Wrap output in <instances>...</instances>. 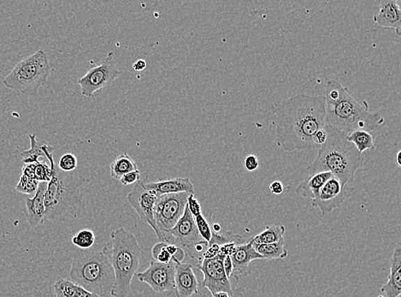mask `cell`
<instances>
[{
	"instance_id": "36",
	"label": "cell",
	"mask_w": 401,
	"mask_h": 297,
	"mask_svg": "<svg viewBox=\"0 0 401 297\" xmlns=\"http://www.w3.org/2000/svg\"><path fill=\"white\" fill-rule=\"evenodd\" d=\"M141 180V172L139 170L130 172L127 174L123 175L119 181L121 182L123 185L127 186L130 184H134Z\"/></svg>"
},
{
	"instance_id": "16",
	"label": "cell",
	"mask_w": 401,
	"mask_h": 297,
	"mask_svg": "<svg viewBox=\"0 0 401 297\" xmlns=\"http://www.w3.org/2000/svg\"><path fill=\"white\" fill-rule=\"evenodd\" d=\"M233 263V275L230 277L239 280V276H246L250 273V263L255 259H265L253 247V239L237 246L235 253L230 257Z\"/></svg>"
},
{
	"instance_id": "12",
	"label": "cell",
	"mask_w": 401,
	"mask_h": 297,
	"mask_svg": "<svg viewBox=\"0 0 401 297\" xmlns=\"http://www.w3.org/2000/svg\"><path fill=\"white\" fill-rule=\"evenodd\" d=\"M157 195L155 192L148 190L144 187V182L142 180L134 183L132 190L127 195V200L132 208L136 210L141 220L147 223L155 231L157 238L162 242V235L157 227L155 213Z\"/></svg>"
},
{
	"instance_id": "23",
	"label": "cell",
	"mask_w": 401,
	"mask_h": 297,
	"mask_svg": "<svg viewBox=\"0 0 401 297\" xmlns=\"http://www.w3.org/2000/svg\"><path fill=\"white\" fill-rule=\"evenodd\" d=\"M253 247L265 259H283L287 258L288 254V250L285 249L284 238L275 243L260 244V245L253 244Z\"/></svg>"
},
{
	"instance_id": "4",
	"label": "cell",
	"mask_w": 401,
	"mask_h": 297,
	"mask_svg": "<svg viewBox=\"0 0 401 297\" xmlns=\"http://www.w3.org/2000/svg\"><path fill=\"white\" fill-rule=\"evenodd\" d=\"M70 280L100 297H110L115 287L113 268L106 253L79 250L70 271Z\"/></svg>"
},
{
	"instance_id": "27",
	"label": "cell",
	"mask_w": 401,
	"mask_h": 297,
	"mask_svg": "<svg viewBox=\"0 0 401 297\" xmlns=\"http://www.w3.org/2000/svg\"><path fill=\"white\" fill-rule=\"evenodd\" d=\"M30 148L21 153L22 161L25 165L36 164L39 162V158H46L43 151V146L46 142H38L36 140V135H29Z\"/></svg>"
},
{
	"instance_id": "26",
	"label": "cell",
	"mask_w": 401,
	"mask_h": 297,
	"mask_svg": "<svg viewBox=\"0 0 401 297\" xmlns=\"http://www.w3.org/2000/svg\"><path fill=\"white\" fill-rule=\"evenodd\" d=\"M285 232H286V228L283 225H272V227L266 228L260 234L252 238L253 244L254 245H260V244L279 242L281 239L284 238Z\"/></svg>"
},
{
	"instance_id": "39",
	"label": "cell",
	"mask_w": 401,
	"mask_h": 297,
	"mask_svg": "<svg viewBox=\"0 0 401 297\" xmlns=\"http://www.w3.org/2000/svg\"><path fill=\"white\" fill-rule=\"evenodd\" d=\"M269 190H271L272 194L276 195H282L284 191V185L282 182L275 181L271 183Z\"/></svg>"
},
{
	"instance_id": "15",
	"label": "cell",
	"mask_w": 401,
	"mask_h": 297,
	"mask_svg": "<svg viewBox=\"0 0 401 297\" xmlns=\"http://www.w3.org/2000/svg\"><path fill=\"white\" fill-rule=\"evenodd\" d=\"M178 297H191L198 293V282L189 263L175 265V289Z\"/></svg>"
},
{
	"instance_id": "10",
	"label": "cell",
	"mask_w": 401,
	"mask_h": 297,
	"mask_svg": "<svg viewBox=\"0 0 401 297\" xmlns=\"http://www.w3.org/2000/svg\"><path fill=\"white\" fill-rule=\"evenodd\" d=\"M162 242L175 245L184 250L191 258H196L194 249L196 244L204 241L198 231L196 221L186 205L185 212L171 230L161 231Z\"/></svg>"
},
{
	"instance_id": "28",
	"label": "cell",
	"mask_w": 401,
	"mask_h": 297,
	"mask_svg": "<svg viewBox=\"0 0 401 297\" xmlns=\"http://www.w3.org/2000/svg\"><path fill=\"white\" fill-rule=\"evenodd\" d=\"M95 234L91 230H82L73 236L72 243L80 250H89L95 243Z\"/></svg>"
},
{
	"instance_id": "37",
	"label": "cell",
	"mask_w": 401,
	"mask_h": 297,
	"mask_svg": "<svg viewBox=\"0 0 401 297\" xmlns=\"http://www.w3.org/2000/svg\"><path fill=\"white\" fill-rule=\"evenodd\" d=\"M223 268L226 271V273L228 280H230V277L233 275L234 272V266L233 263H232L230 257H226L223 259Z\"/></svg>"
},
{
	"instance_id": "17",
	"label": "cell",
	"mask_w": 401,
	"mask_h": 297,
	"mask_svg": "<svg viewBox=\"0 0 401 297\" xmlns=\"http://www.w3.org/2000/svg\"><path fill=\"white\" fill-rule=\"evenodd\" d=\"M47 188V183H40L35 195L33 197L25 199L24 213L26 220L31 227H36L44 224L46 216L45 208V194Z\"/></svg>"
},
{
	"instance_id": "13",
	"label": "cell",
	"mask_w": 401,
	"mask_h": 297,
	"mask_svg": "<svg viewBox=\"0 0 401 297\" xmlns=\"http://www.w3.org/2000/svg\"><path fill=\"white\" fill-rule=\"evenodd\" d=\"M352 188L343 185L338 179L332 176L316 197L312 201V206L320 210L323 215H328L333 210L340 208L347 197L352 194Z\"/></svg>"
},
{
	"instance_id": "18",
	"label": "cell",
	"mask_w": 401,
	"mask_h": 297,
	"mask_svg": "<svg viewBox=\"0 0 401 297\" xmlns=\"http://www.w3.org/2000/svg\"><path fill=\"white\" fill-rule=\"evenodd\" d=\"M373 20L386 29H393L397 35H401V10L398 0H382L379 11Z\"/></svg>"
},
{
	"instance_id": "33",
	"label": "cell",
	"mask_w": 401,
	"mask_h": 297,
	"mask_svg": "<svg viewBox=\"0 0 401 297\" xmlns=\"http://www.w3.org/2000/svg\"><path fill=\"white\" fill-rule=\"evenodd\" d=\"M58 167L63 172H72L77 167V158L72 153L63 154L60 158Z\"/></svg>"
},
{
	"instance_id": "31",
	"label": "cell",
	"mask_w": 401,
	"mask_h": 297,
	"mask_svg": "<svg viewBox=\"0 0 401 297\" xmlns=\"http://www.w3.org/2000/svg\"><path fill=\"white\" fill-rule=\"evenodd\" d=\"M194 218L201 238L209 243L212 238V225L210 224L208 220L205 219V217L202 213Z\"/></svg>"
},
{
	"instance_id": "8",
	"label": "cell",
	"mask_w": 401,
	"mask_h": 297,
	"mask_svg": "<svg viewBox=\"0 0 401 297\" xmlns=\"http://www.w3.org/2000/svg\"><path fill=\"white\" fill-rule=\"evenodd\" d=\"M224 255L219 254L212 259H198L197 268L204 275L202 287L207 288L212 296L219 292H226L231 297H242V289H236L223 268Z\"/></svg>"
},
{
	"instance_id": "43",
	"label": "cell",
	"mask_w": 401,
	"mask_h": 297,
	"mask_svg": "<svg viewBox=\"0 0 401 297\" xmlns=\"http://www.w3.org/2000/svg\"><path fill=\"white\" fill-rule=\"evenodd\" d=\"M400 154H401V151H399V152L397 153V154H396V162H397V165H398L399 167H401V163H400Z\"/></svg>"
},
{
	"instance_id": "5",
	"label": "cell",
	"mask_w": 401,
	"mask_h": 297,
	"mask_svg": "<svg viewBox=\"0 0 401 297\" xmlns=\"http://www.w3.org/2000/svg\"><path fill=\"white\" fill-rule=\"evenodd\" d=\"M325 122L347 135L357 130L374 134L384 125L385 120L381 112H370L365 100L355 99L345 88L338 100L326 103Z\"/></svg>"
},
{
	"instance_id": "21",
	"label": "cell",
	"mask_w": 401,
	"mask_h": 297,
	"mask_svg": "<svg viewBox=\"0 0 401 297\" xmlns=\"http://www.w3.org/2000/svg\"><path fill=\"white\" fill-rule=\"evenodd\" d=\"M331 172H324L309 175L296 188V193L306 199H313L317 197L324 183L331 178Z\"/></svg>"
},
{
	"instance_id": "34",
	"label": "cell",
	"mask_w": 401,
	"mask_h": 297,
	"mask_svg": "<svg viewBox=\"0 0 401 297\" xmlns=\"http://www.w3.org/2000/svg\"><path fill=\"white\" fill-rule=\"evenodd\" d=\"M187 206L193 217H196L202 213L200 203L198 202L194 195H189L187 200Z\"/></svg>"
},
{
	"instance_id": "22",
	"label": "cell",
	"mask_w": 401,
	"mask_h": 297,
	"mask_svg": "<svg viewBox=\"0 0 401 297\" xmlns=\"http://www.w3.org/2000/svg\"><path fill=\"white\" fill-rule=\"evenodd\" d=\"M55 297H100L67 278H58L54 285Z\"/></svg>"
},
{
	"instance_id": "38",
	"label": "cell",
	"mask_w": 401,
	"mask_h": 297,
	"mask_svg": "<svg viewBox=\"0 0 401 297\" xmlns=\"http://www.w3.org/2000/svg\"><path fill=\"white\" fill-rule=\"evenodd\" d=\"M326 139H327V133H326V130L324 128V129L318 130L316 135H315L314 144L316 146H322L324 144Z\"/></svg>"
},
{
	"instance_id": "25",
	"label": "cell",
	"mask_w": 401,
	"mask_h": 297,
	"mask_svg": "<svg viewBox=\"0 0 401 297\" xmlns=\"http://www.w3.org/2000/svg\"><path fill=\"white\" fill-rule=\"evenodd\" d=\"M138 170L137 165L129 154L123 153L111 164V176L114 179L120 180L123 175L130 172Z\"/></svg>"
},
{
	"instance_id": "30",
	"label": "cell",
	"mask_w": 401,
	"mask_h": 297,
	"mask_svg": "<svg viewBox=\"0 0 401 297\" xmlns=\"http://www.w3.org/2000/svg\"><path fill=\"white\" fill-rule=\"evenodd\" d=\"M40 183L35 178L22 175L19 182L17 184L16 190L22 194L33 195L38 189Z\"/></svg>"
},
{
	"instance_id": "24",
	"label": "cell",
	"mask_w": 401,
	"mask_h": 297,
	"mask_svg": "<svg viewBox=\"0 0 401 297\" xmlns=\"http://www.w3.org/2000/svg\"><path fill=\"white\" fill-rule=\"evenodd\" d=\"M347 141L352 142L361 153L366 150L375 149V135L369 131L357 130L347 135Z\"/></svg>"
},
{
	"instance_id": "35",
	"label": "cell",
	"mask_w": 401,
	"mask_h": 297,
	"mask_svg": "<svg viewBox=\"0 0 401 297\" xmlns=\"http://www.w3.org/2000/svg\"><path fill=\"white\" fill-rule=\"evenodd\" d=\"M243 167H244L247 172H255L260 167V160H258L256 155L250 154V155L246 156L244 161H243Z\"/></svg>"
},
{
	"instance_id": "32",
	"label": "cell",
	"mask_w": 401,
	"mask_h": 297,
	"mask_svg": "<svg viewBox=\"0 0 401 297\" xmlns=\"http://www.w3.org/2000/svg\"><path fill=\"white\" fill-rule=\"evenodd\" d=\"M52 178L50 165L45 162L35 164V179L39 183H48Z\"/></svg>"
},
{
	"instance_id": "1",
	"label": "cell",
	"mask_w": 401,
	"mask_h": 297,
	"mask_svg": "<svg viewBox=\"0 0 401 297\" xmlns=\"http://www.w3.org/2000/svg\"><path fill=\"white\" fill-rule=\"evenodd\" d=\"M277 146L287 152L314 148V137L326 125L324 96L297 95L273 108Z\"/></svg>"
},
{
	"instance_id": "7",
	"label": "cell",
	"mask_w": 401,
	"mask_h": 297,
	"mask_svg": "<svg viewBox=\"0 0 401 297\" xmlns=\"http://www.w3.org/2000/svg\"><path fill=\"white\" fill-rule=\"evenodd\" d=\"M50 73L51 65L47 54L43 50H38L18 63L3 79V84L7 89L24 95L36 96Z\"/></svg>"
},
{
	"instance_id": "6",
	"label": "cell",
	"mask_w": 401,
	"mask_h": 297,
	"mask_svg": "<svg viewBox=\"0 0 401 297\" xmlns=\"http://www.w3.org/2000/svg\"><path fill=\"white\" fill-rule=\"evenodd\" d=\"M111 249L104 247L115 273L114 297H126L131 291V284L137 273L141 261V249L136 236L120 227L111 232Z\"/></svg>"
},
{
	"instance_id": "2",
	"label": "cell",
	"mask_w": 401,
	"mask_h": 297,
	"mask_svg": "<svg viewBox=\"0 0 401 297\" xmlns=\"http://www.w3.org/2000/svg\"><path fill=\"white\" fill-rule=\"evenodd\" d=\"M327 139L318 151L316 159L306 168L309 174L329 172L345 186L352 188L355 175L363 170L362 153L348 142L347 134L332 126L325 125Z\"/></svg>"
},
{
	"instance_id": "14",
	"label": "cell",
	"mask_w": 401,
	"mask_h": 297,
	"mask_svg": "<svg viewBox=\"0 0 401 297\" xmlns=\"http://www.w3.org/2000/svg\"><path fill=\"white\" fill-rule=\"evenodd\" d=\"M175 263L162 264L152 259L149 268L144 272L138 273V280L150 285L157 293L174 291Z\"/></svg>"
},
{
	"instance_id": "3",
	"label": "cell",
	"mask_w": 401,
	"mask_h": 297,
	"mask_svg": "<svg viewBox=\"0 0 401 297\" xmlns=\"http://www.w3.org/2000/svg\"><path fill=\"white\" fill-rule=\"evenodd\" d=\"M43 151L49 160L52 178L47 183L45 194V208L48 221H56L67 213L85 206L84 188L88 180L74 175L73 172H65L55 164L54 148L45 144Z\"/></svg>"
},
{
	"instance_id": "41",
	"label": "cell",
	"mask_w": 401,
	"mask_h": 297,
	"mask_svg": "<svg viewBox=\"0 0 401 297\" xmlns=\"http://www.w3.org/2000/svg\"><path fill=\"white\" fill-rule=\"evenodd\" d=\"M212 229V231L215 233H219L221 232V231H222V227H221V225L219 224H213Z\"/></svg>"
},
{
	"instance_id": "29",
	"label": "cell",
	"mask_w": 401,
	"mask_h": 297,
	"mask_svg": "<svg viewBox=\"0 0 401 297\" xmlns=\"http://www.w3.org/2000/svg\"><path fill=\"white\" fill-rule=\"evenodd\" d=\"M168 243L159 242L153 246L152 250V257L153 261L162 264H168L172 261V257L167 251Z\"/></svg>"
},
{
	"instance_id": "9",
	"label": "cell",
	"mask_w": 401,
	"mask_h": 297,
	"mask_svg": "<svg viewBox=\"0 0 401 297\" xmlns=\"http://www.w3.org/2000/svg\"><path fill=\"white\" fill-rule=\"evenodd\" d=\"M120 76L116 65L113 52H109L106 58L101 60L100 65L93 67L84 77L79 79L81 95L93 97L95 93L108 88Z\"/></svg>"
},
{
	"instance_id": "44",
	"label": "cell",
	"mask_w": 401,
	"mask_h": 297,
	"mask_svg": "<svg viewBox=\"0 0 401 297\" xmlns=\"http://www.w3.org/2000/svg\"><path fill=\"white\" fill-rule=\"evenodd\" d=\"M378 297H384V296L381 295V296H378Z\"/></svg>"
},
{
	"instance_id": "40",
	"label": "cell",
	"mask_w": 401,
	"mask_h": 297,
	"mask_svg": "<svg viewBox=\"0 0 401 297\" xmlns=\"http://www.w3.org/2000/svg\"><path fill=\"white\" fill-rule=\"evenodd\" d=\"M146 67H147V62L143 59L138 60V61L134 63L133 65V69L136 71L144 70Z\"/></svg>"
},
{
	"instance_id": "20",
	"label": "cell",
	"mask_w": 401,
	"mask_h": 297,
	"mask_svg": "<svg viewBox=\"0 0 401 297\" xmlns=\"http://www.w3.org/2000/svg\"><path fill=\"white\" fill-rule=\"evenodd\" d=\"M386 297H398L401 293V250L397 247L391 259V274L387 283L381 289Z\"/></svg>"
},
{
	"instance_id": "45",
	"label": "cell",
	"mask_w": 401,
	"mask_h": 297,
	"mask_svg": "<svg viewBox=\"0 0 401 297\" xmlns=\"http://www.w3.org/2000/svg\"><path fill=\"white\" fill-rule=\"evenodd\" d=\"M398 297H400V296H398Z\"/></svg>"
},
{
	"instance_id": "11",
	"label": "cell",
	"mask_w": 401,
	"mask_h": 297,
	"mask_svg": "<svg viewBox=\"0 0 401 297\" xmlns=\"http://www.w3.org/2000/svg\"><path fill=\"white\" fill-rule=\"evenodd\" d=\"M190 194L164 195L157 197L155 219L159 231L171 230L184 214ZM192 195V194H191Z\"/></svg>"
},
{
	"instance_id": "19",
	"label": "cell",
	"mask_w": 401,
	"mask_h": 297,
	"mask_svg": "<svg viewBox=\"0 0 401 297\" xmlns=\"http://www.w3.org/2000/svg\"><path fill=\"white\" fill-rule=\"evenodd\" d=\"M148 190L155 192L157 197L164 195L187 193L194 195V184L187 178H175L164 181L144 183Z\"/></svg>"
},
{
	"instance_id": "42",
	"label": "cell",
	"mask_w": 401,
	"mask_h": 297,
	"mask_svg": "<svg viewBox=\"0 0 401 297\" xmlns=\"http://www.w3.org/2000/svg\"><path fill=\"white\" fill-rule=\"evenodd\" d=\"M213 297H231L230 295L228 294L226 292H219L217 293Z\"/></svg>"
}]
</instances>
